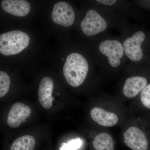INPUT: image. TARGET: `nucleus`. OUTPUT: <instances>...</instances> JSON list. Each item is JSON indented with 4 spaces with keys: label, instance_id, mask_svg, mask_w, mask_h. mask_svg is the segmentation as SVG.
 Here are the masks:
<instances>
[{
    "label": "nucleus",
    "instance_id": "f257e3e1",
    "mask_svg": "<svg viewBox=\"0 0 150 150\" xmlns=\"http://www.w3.org/2000/svg\"><path fill=\"white\" fill-rule=\"evenodd\" d=\"M94 1L96 7L89 9L81 22L84 35L96 38L108 33L110 29L121 32L129 25L127 17L110 7Z\"/></svg>",
    "mask_w": 150,
    "mask_h": 150
},
{
    "label": "nucleus",
    "instance_id": "f03ea898",
    "mask_svg": "<svg viewBox=\"0 0 150 150\" xmlns=\"http://www.w3.org/2000/svg\"><path fill=\"white\" fill-rule=\"evenodd\" d=\"M93 52L97 65L104 73L119 71L129 62L120 35L108 33L96 38Z\"/></svg>",
    "mask_w": 150,
    "mask_h": 150
},
{
    "label": "nucleus",
    "instance_id": "7ed1b4c3",
    "mask_svg": "<svg viewBox=\"0 0 150 150\" xmlns=\"http://www.w3.org/2000/svg\"><path fill=\"white\" fill-rule=\"evenodd\" d=\"M89 62L85 56L79 52H73L67 56L63 73L70 86L78 87L83 83L89 71Z\"/></svg>",
    "mask_w": 150,
    "mask_h": 150
},
{
    "label": "nucleus",
    "instance_id": "20e7f679",
    "mask_svg": "<svg viewBox=\"0 0 150 150\" xmlns=\"http://www.w3.org/2000/svg\"><path fill=\"white\" fill-rule=\"evenodd\" d=\"M29 35L20 30L9 31L0 35V52L4 56L16 55L27 48Z\"/></svg>",
    "mask_w": 150,
    "mask_h": 150
},
{
    "label": "nucleus",
    "instance_id": "39448f33",
    "mask_svg": "<svg viewBox=\"0 0 150 150\" xmlns=\"http://www.w3.org/2000/svg\"><path fill=\"white\" fill-rule=\"evenodd\" d=\"M124 142L132 150H149V140L142 129L135 126L130 127L123 133Z\"/></svg>",
    "mask_w": 150,
    "mask_h": 150
},
{
    "label": "nucleus",
    "instance_id": "423d86ee",
    "mask_svg": "<svg viewBox=\"0 0 150 150\" xmlns=\"http://www.w3.org/2000/svg\"><path fill=\"white\" fill-rule=\"evenodd\" d=\"M51 18L56 24L69 27L74 23L76 15L73 8L68 3L59 2L54 5Z\"/></svg>",
    "mask_w": 150,
    "mask_h": 150
},
{
    "label": "nucleus",
    "instance_id": "0eeeda50",
    "mask_svg": "<svg viewBox=\"0 0 150 150\" xmlns=\"http://www.w3.org/2000/svg\"><path fill=\"white\" fill-rule=\"evenodd\" d=\"M147 78L143 75L132 74L125 79L122 87L123 94L128 98H133L141 93L149 84Z\"/></svg>",
    "mask_w": 150,
    "mask_h": 150
},
{
    "label": "nucleus",
    "instance_id": "6e6552de",
    "mask_svg": "<svg viewBox=\"0 0 150 150\" xmlns=\"http://www.w3.org/2000/svg\"><path fill=\"white\" fill-rule=\"evenodd\" d=\"M97 2L103 6L110 7L123 16L132 18H139V11L137 6L132 2L121 0H96Z\"/></svg>",
    "mask_w": 150,
    "mask_h": 150
},
{
    "label": "nucleus",
    "instance_id": "1a4fd4ad",
    "mask_svg": "<svg viewBox=\"0 0 150 150\" xmlns=\"http://www.w3.org/2000/svg\"><path fill=\"white\" fill-rule=\"evenodd\" d=\"M31 113L30 108L22 103H16L11 108L7 118V123L10 127L16 128L23 122H25Z\"/></svg>",
    "mask_w": 150,
    "mask_h": 150
},
{
    "label": "nucleus",
    "instance_id": "9d476101",
    "mask_svg": "<svg viewBox=\"0 0 150 150\" xmlns=\"http://www.w3.org/2000/svg\"><path fill=\"white\" fill-rule=\"evenodd\" d=\"M54 88V82L51 78L45 77L41 80L38 88V98L40 104L45 109H50L52 107Z\"/></svg>",
    "mask_w": 150,
    "mask_h": 150
},
{
    "label": "nucleus",
    "instance_id": "9b49d317",
    "mask_svg": "<svg viewBox=\"0 0 150 150\" xmlns=\"http://www.w3.org/2000/svg\"><path fill=\"white\" fill-rule=\"evenodd\" d=\"M1 5L4 11L19 17L26 16L31 9L29 3L23 0H3Z\"/></svg>",
    "mask_w": 150,
    "mask_h": 150
},
{
    "label": "nucleus",
    "instance_id": "f8f14e48",
    "mask_svg": "<svg viewBox=\"0 0 150 150\" xmlns=\"http://www.w3.org/2000/svg\"><path fill=\"white\" fill-rule=\"evenodd\" d=\"M90 114L94 121L104 127H112L118 122V117L116 114L106 111L100 108H93L91 111Z\"/></svg>",
    "mask_w": 150,
    "mask_h": 150
},
{
    "label": "nucleus",
    "instance_id": "ddd939ff",
    "mask_svg": "<svg viewBox=\"0 0 150 150\" xmlns=\"http://www.w3.org/2000/svg\"><path fill=\"white\" fill-rule=\"evenodd\" d=\"M92 144L96 150H114L112 137L105 132L98 134L94 139Z\"/></svg>",
    "mask_w": 150,
    "mask_h": 150
},
{
    "label": "nucleus",
    "instance_id": "4468645a",
    "mask_svg": "<svg viewBox=\"0 0 150 150\" xmlns=\"http://www.w3.org/2000/svg\"><path fill=\"white\" fill-rule=\"evenodd\" d=\"M35 141L32 136L25 135L17 139L11 146V150H33Z\"/></svg>",
    "mask_w": 150,
    "mask_h": 150
},
{
    "label": "nucleus",
    "instance_id": "2eb2a0df",
    "mask_svg": "<svg viewBox=\"0 0 150 150\" xmlns=\"http://www.w3.org/2000/svg\"><path fill=\"white\" fill-rule=\"evenodd\" d=\"M11 79L7 74L4 71L0 72V97L6 95L9 90Z\"/></svg>",
    "mask_w": 150,
    "mask_h": 150
},
{
    "label": "nucleus",
    "instance_id": "dca6fc26",
    "mask_svg": "<svg viewBox=\"0 0 150 150\" xmlns=\"http://www.w3.org/2000/svg\"><path fill=\"white\" fill-rule=\"evenodd\" d=\"M83 142L80 138L71 140L68 143L62 144L60 150H77L81 148Z\"/></svg>",
    "mask_w": 150,
    "mask_h": 150
},
{
    "label": "nucleus",
    "instance_id": "f3484780",
    "mask_svg": "<svg viewBox=\"0 0 150 150\" xmlns=\"http://www.w3.org/2000/svg\"><path fill=\"white\" fill-rule=\"evenodd\" d=\"M140 97L143 105L150 110V83L141 92Z\"/></svg>",
    "mask_w": 150,
    "mask_h": 150
}]
</instances>
